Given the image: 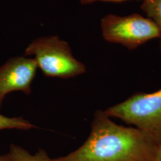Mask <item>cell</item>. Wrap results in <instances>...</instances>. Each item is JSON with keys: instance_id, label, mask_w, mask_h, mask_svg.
<instances>
[{"instance_id": "cell-1", "label": "cell", "mask_w": 161, "mask_h": 161, "mask_svg": "<svg viewBox=\"0 0 161 161\" xmlns=\"http://www.w3.org/2000/svg\"><path fill=\"white\" fill-rule=\"evenodd\" d=\"M97 110L92 130L79 148L54 161H155L158 144L143 131L111 120Z\"/></svg>"}, {"instance_id": "cell-2", "label": "cell", "mask_w": 161, "mask_h": 161, "mask_svg": "<svg viewBox=\"0 0 161 161\" xmlns=\"http://www.w3.org/2000/svg\"><path fill=\"white\" fill-rule=\"evenodd\" d=\"M25 56H32L44 75L70 78L86 72V66L72 55L68 43L58 36L36 38L26 48Z\"/></svg>"}, {"instance_id": "cell-3", "label": "cell", "mask_w": 161, "mask_h": 161, "mask_svg": "<svg viewBox=\"0 0 161 161\" xmlns=\"http://www.w3.org/2000/svg\"><path fill=\"white\" fill-rule=\"evenodd\" d=\"M149 136L161 144V88L150 93L139 92L104 110Z\"/></svg>"}, {"instance_id": "cell-4", "label": "cell", "mask_w": 161, "mask_h": 161, "mask_svg": "<svg viewBox=\"0 0 161 161\" xmlns=\"http://www.w3.org/2000/svg\"><path fill=\"white\" fill-rule=\"evenodd\" d=\"M104 40L110 43L121 44L134 50L147 42L161 37L155 23L149 18L138 13L126 16L109 14L100 23Z\"/></svg>"}, {"instance_id": "cell-5", "label": "cell", "mask_w": 161, "mask_h": 161, "mask_svg": "<svg viewBox=\"0 0 161 161\" xmlns=\"http://www.w3.org/2000/svg\"><path fill=\"white\" fill-rule=\"evenodd\" d=\"M37 69L34 59L25 56L11 58L0 66V110L9 93H31L32 83Z\"/></svg>"}, {"instance_id": "cell-6", "label": "cell", "mask_w": 161, "mask_h": 161, "mask_svg": "<svg viewBox=\"0 0 161 161\" xmlns=\"http://www.w3.org/2000/svg\"><path fill=\"white\" fill-rule=\"evenodd\" d=\"M12 161H54L46 151L39 149L35 153H31L22 147L15 144L10 145L7 153Z\"/></svg>"}, {"instance_id": "cell-7", "label": "cell", "mask_w": 161, "mask_h": 161, "mask_svg": "<svg viewBox=\"0 0 161 161\" xmlns=\"http://www.w3.org/2000/svg\"><path fill=\"white\" fill-rule=\"evenodd\" d=\"M141 9L146 13L147 18L155 23L160 31L161 52V0H143Z\"/></svg>"}, {"instance_id": "cell-8", "label": "cell", "mask_w": 161, "mask_h": 161, "mask_svg": "<svg viewBox=\"0 0 161 161\" xmlns=\"http://www.w3.org/2000/svg\"><path fill=\"white\" fill-rule=\"evenodd\" d=\"M36 128L23 117H8L0 114V131L4 130H29Z\"/></svg>"}, {"instance_id": "cell-9", "label": "cell", "mask_w": 161, "mask_h": 161, "mask_svg": "<svg viewBox=\"0 0 161 161\" xmlns=\"http://www.w3.org/2000/svg\"><path fill=\"white\" fill-rule=\"evenodd\" d=\"M126 1H130V0H80V2L82 5H87V4H91L93 3L97 2V1L107 2V3H121Z\"/></svg>"}, {"instance_id": "cell-10", "label": "cell", "mask_w": 161, "mask_h": 161, "mask_svg": "<svg viewBox=\"0 0 161 161\" xmlns=\"http://www.w3.org/2000/svg\"><path fill=\"white\" fill-rule=\"evenodd\" d=\"M155 161H161V144L158 146L156 152Z\"/></svg>"}, {"instance_id": "cell-11", "label": "cell", "mask_w": 161, "mask_h": 161, "mask_svg": "<svg viewBox=\"0 0 161 161\" xmlns=\"http://www.w3.org/2000/svg\"><path fill=\"white\" fill-rule=\"evenodd\" d=\"M0 161H12L8 153L4 155L0 154Z\"/></svg>"}]
</instances>
